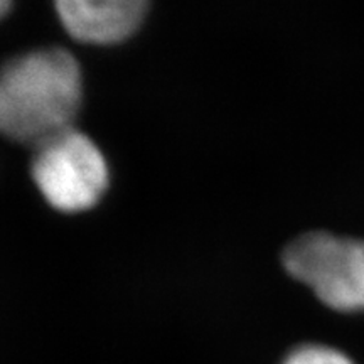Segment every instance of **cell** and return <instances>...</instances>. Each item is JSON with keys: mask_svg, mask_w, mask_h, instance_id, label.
<instances>
[{"mask_svg": "<svg viewBox=\"0 0 364 364\" xmlns=\"http://www.w3.org/2000/svg\"><path fill=\"white\" fill-rule=\"evenodd\" d=\"M81 98L83 78L70 53L44 48L21 54L0 68V132L38 149L73 129Z\"/></svg>", "mask_w": 364, "mask_h": 364, "instance_id": "cell-1", "label": "cell"}, {"mask_svg": "<svg viewBox=\"0 0 364 364\" xmlns=\"http://www.w3.org/2000/svg\"><path fill=\"white\" fill-rule=\"evenodd\" d=\"M149 4L144 0H61L56 11L66 33L81 43L117 44L142 24Z\"/></svg>", "mask_w": 364, "mask_h": 364, "instance_id": "cell-4", "label": "cell"}, {"mask_svg": "<svg viewBox=\"0 0 364 364\" xmlns=\"http://www.w3.org/2000/svg\"><path fill=\"white\" fill-rule=\"evenodd\" d=\"M12 7L11 2H7V0H0V17L6 16V14L9 12V9Z\"/></svg>", "mask_w": 364, "mask_h": 364, "instance_id": "cell-6", "label": "cell"}, {"mask_svg": "<svg viewBox=\"0 0 364 364\" xmlns=\"http://www.w3.org/2000/svg\"><path fill=\"white\" fill-rule=\"evenodd\" d=\"M33 179L54 209L93 208L108 188V166L97 144L73 127L36 149Z\"/></svg>", "mask_w": 364, "mask_h": 364, "instance_id": "cell-3", "label": "cell"}, {"mask_svg": "<svg viewBox=\"0 0 364 364\" xmlns=\"http://www.w3.org/2000/svg\"><path fill=\"white\" fill-rule=\"evenodd\" d=\"M282 262L327 307L341 312L364 311V241L314 231L294 240Z\"/></svg>", "mask_w": 364, "mask_h": 364, "instance_id": "cell-2", "label": "cell"}, {"mask_svg": "<svg viewBox=\"0 0 364 364\" xmlns=\"http://www.w3.org/2000/svg\"><path fill=\"white\" fill-rule=\"evenodd\" d=\"M284 364H354L338 349L321 344L300 346L287 356Z\"/></svg>", "mask_w": 364, "mask_h": 364, "instance_id": "cell-5", "label": "cell"}]
</instances>
